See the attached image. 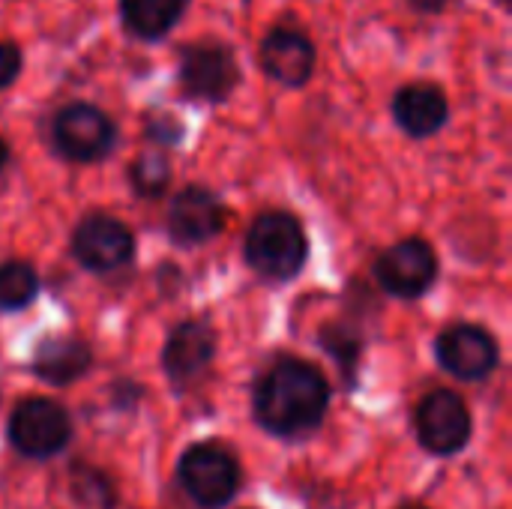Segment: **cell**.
<instances>
[{"mask_svg": "<svg viewBox=\"0 0 512 509\" xmlns=\"http://www.w3.org/2000/svg\"><path fill=\"white\" fill-rule=\"evenodd\" d=\"M330 405L324 375L303 360L273 366L255 390L258 423L279 438H300L321 426Z\"/></svg>", "mask_w": 512, "mask_h": 509, "instance_id": "obj_1", "label": "cell"}, {"mask_svg": "<svg viewBox=\"0 0 512 509\" xmlns=\"http://www.w3.org/2000/svg\"><path fill=\"white\" fill-rule=\"evenodd\" d=\"M309 243L291 213H264L246 234V261L267 279H291L306 264Z\"/></svg>", "mask_w": 512, "mask_h": 509, "instance_id": "obj_2", "label": "cell"}, {"mask_svg": "<svg viewBox=\"0 0 512 509\" xmlns=\"http://www.w3.org/2000/svg\"><path fill=\"white\" fill-rule=\"evenodd\" d=\"M177 477L186 495L204 509L225 507L240 486V468L234 456L219 444L189 447L180 459Z\"/></svg>", "mask_w": 512, "mask_h": 509, "instance_id": "obj_3", "label": "cell"}, {"mask_svg": "<svg viewBox=\"0 0 512 509\" xmlns=\"http://www.w3.org/2000/svg\"><path fill=\"white\" fill-rule=\"evenodd\" d=\"M9 441L27 459H51L72 438L69 414L51 399H27L9 417Z\"/></svg>", "mask_w": 512, "mask_h": 509, "instance_id": "obj_4", "label": "cell"}, {"mask_svg": "<svg viewBox=\"0 0 512 509\" xmlns=\"http://www.w3.org/2000/svg\"><path fill=\"white\" fill-rule=\"evenodd\" d=\"M114 135L111 117L90 102H72L51 120V141L72 162L102 159L114 147Z\"/></svg>", "mask_w": 512, "mask_h": 509, "instance_id": "obj_5", "label": "cell"}, {"mask_svg": "<svg viewBox=\"0 0 512 509\" xmlns=\"http://www.w3.org/2000/svg\"><path fill=\"white\" fill-rule=\"evenodd\" d=\"M240 81L237 57L222 42H195L180 51V87L192 99L222 102Z\"/></svg>", "mask_w": 512, "mask_h": 509, "instance_id": "obj_6", "label": "cell"}, {"mask_svg": "<svg viewBox=\"0 0 512 509\" xmlns=\"http://www.w3.org/2000/svg\"><path fill=\"white\" fill-rule=\"evenodd\" d=\"M417 438L435 456H453L471 441V411L453 390L429 393L417 408Z\"/></svg>", "mask_w": 512, "mask_h": 509, "instance_id": "obj_7", "label": "cell"}, {"mask_svg": "<svg viewBox=\"0 0 512 509\" xmlns=\"http://www.w3.org/2000/svg\"><path fill=\"white\" fill-rule=\"evenodd\" d=\"M135 252L129 228L114 216H87L72 234V255L93 273L123 267Z\"/></svg>", "mask_w": 512, "mask_h": 509, "instance_id": "obj_8", "label": "cell"}, {"mask_svg": "<svg viewBox=\"0 0 512 509\" xmlns=\"http://www.w3.org/2000/svg\"><path fill=\"white\" fill-rule=\"evenodd\" d=\"M375 273L384 291L396 297H420L438 279V258L426 240H402L378 258Z\"/></svg>", "mask_w": 512, "mask_h": 509, "instance_id": "obj_9", "label": "cell"}, {"mask_svg": "<svg viewBox=\"0 0 512 509\" xmlns=\"http://www.w3.org/2000/svg\"><path fill=\"white\" fill-rule=\"evenodd\" d=\"M438 363L462 378V381H480L489 378L498 366V345L495 339L474 324H459L438 336Z\"/></svg>", "mask_w": 512, "mask_h": 509, "instance_id": "obj_10", "label": "cell"}, {"mask_svg": "<svg viewBox=\"0 0 512 509\" xmlns=\"http://www.w3.org/2000/svg\"><path fill=\"white\" fill-rule=\"evenodd\" d=\"M225 225V207L222 201L204 189V186H186L171 201L168 213V231L180 246H198L213 240Z\"/></svg>", "mask_w": 512, "mask_h": 509, "instance_id": "obj_11", "label": "cell"}, {"mask_svg": "<svg viewBox=\"0 0 512 509\" xmlns=\"http://www.w3.org/2000/svg\"><path fill=\"white\" fill-rule=\"evenodd\" d=\"M261 66L273 81L303 87L315 69V45L297 27H273L261 45Z\"/></svg>", "mask_w": 512, "mask_h": 509, "instance_id": "obj_12", "label": "cell"}, {"mask_svg": "<svg viewBox=\"0 0 512 509\" xmlns=\"http://www.w3.org/2000/svg\"><path fill=\"white\" fill-rule=\"evenodd\" d=\"M216 336L204 321H183L165 345V372L174 384L195 381L213 360Z\"/></svg>", "mask_w": 512, "mask_h": 509, "instance_id": "obj_13", "label": "cell"}, {"mask_svg": "<svg viewBox=\"0 0 512 509\" xmlns=\"http://www.w3.org/2000/svg\"><path fill=\"white\" fill-rule=\"evenodd\" d=\"M447 114H450V105H447L444 90L438 84H429V81L408 84L393 99V117H396V123L408 135H414V138L435 135L447 123Z\"/></svg>", "mask_w": 512, "mask_h": 509, "instance_id": "obj_14", "label": "cell"}, {"mask_svg": "<svg viewBox=\"0 0 512 509\" xmlns=\"http://www.w3.org/2000/svg\"><path fill=\"white\" fill-rule=\"evenodd\" d=\"M87 369H90V348L69 336H51L33 354V372L57 387L78 381Z\"/></svg>", "mask_w": 512, "mask_h": 509, "instance_id": "obj_15", "label": "cell"}, {"mask_svg": "<svg viewBox=\"0 0 512 509\" xmlns=\"http://www.w3.org/2000/svg\"><path fill=\"white\" fill-rule=\"evenodd\" d=\"M186 0H120V15L129 33L141 39H162L183 15Z\"/></svg>", "mask_w": 512, "mask_h": 509, "instance_id": "obj_16", "label": "cell"}, {"mask_svg": "<svg viewBox=\"0 0 512 509\" xmlns=\"http://www.w3.org/2000/svg\"><path fill=\"white\" fill-rule=\"evenodd\" d=\"M39 291V279L30 264L24 261H6L0 264V309L15 312L33 303Z\"/></svg>", "mask_w": 512, "mask_h": 509, "instance_id": "obj_17", "label": "cell"}, {"mask_svg": "<svg viewBox=\"0 0 512 509\" xmlns=\"http://www.w3.org/2000/svg\"><path fill=\"white\" fill-rule=\"evenodd\" d=\"M129 177H132V186L138 195L144 198H156L165 192L168 180H171V168H168V159L159 156V153H144L141 159H135V165L129 168Z\"/></svg>", "mask_w": 512, "mask_h": 509, "instance_id": "obj_18", "label": "cell"}, {"mask_svg": "<svg viewBox=\"0 0 512 509\" xmlns=\"http://www.w3.org/2000/svg\"><path fill=\"white\" fill-rule=\"evenodd\" d=\"M75 495L87 504H111L108 480L93 471H81V477L75 480Z\"/></svg>", "mask_w": 512, "mask_h": 509, "instance_id": "obj_19", "label": "cell"}, {"mask_svg": "<svg viewBox=\"0 0 512 509\" xmlns=\"http://www.w3.org/2000/svg\"><path fill=\"white\" fill-rule=\"evenodd\" d=\"M324 342H327V348L339 357V366H342V369L357 363V339H354L351 333H345V327L327 330V333H324Z\"/></svg>", "mask_w": 512, "mask_h": 509, "instance_id": "obj_20", "label": "cell"}, {"mask_svg": "<svg viewBox=\"0 0 512 509\" xmlns=\"http://www.w3.org/2000/svg\"><path fill=\"white\" fill-rule=\"evenodd\" d=\"M18 72H21V51H18V45L0 39V90L9 87L18 78Z\"/></svg>", "mask_w": 512, "mask_h": 509, "instance_id": "obj_21", "label": "cell"}, {"mask_svg": "<svg viewBox=\"0 0 512 509\" xmlns=\"http://www.w3.org/2000/svg\"><path fill=\"white\" fill-rule=\"evenodd\" d=\"M420 12H441L450 0H411Z\"/></svg>", "mask_w": 512, "mask_h": 509, "instance_id": "obj_22", "label": "cell"}, {"mask_svg": "<svg viewBox=\"0 0 512 509\" xmlns=\"http://www.w3.org/2000/svg\"><path fill=\"white\" fill-rule=\"evenodd\" d=\"M6 156H9V150H6V141L0 138V168L6 165Z\"/></svg>", "mask_w": 512, "mask_h": 509, "instance_id": "obj_23", "label": "cell"}, {"mask_svg": "<svg viewBox=\"0 0 512 509\" xmlns=\"http://www.w3.org/2000/svg\"><path fill=\"white\" fill-rule=\"evenodd\" d=\"M501 3H507V0H501Z\"/></svg>", "mask_w": 512, "mask_h": 509, "instance_id": "obj_24", "label": "cell"}]
</instances>
